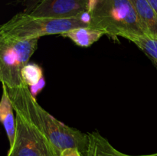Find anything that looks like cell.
<instances>
[{
	"label": "cell",
	"instance_id": "cell-1",
	"mask_svg": "<svg viewBox=\"0 0 157 156\" xmlns=\"http://www.w3.org/2000/svg\"><path fill=\"white\" fill-rule=\"evenodd\" d=\"M7 89L15 112L45 135L58 155L65 148H77L84 156L88 143V135L64 125L48 113L38 104L26 84Z\"/></svg>",
	"mask_w": 157,
	"mask_h": 156
},
{
	"label": "cell",
	"instance_id": "cell-2",
	"mask_svg": "<svg viewBox=\"0 0 157 156\" xmlns=\"http://www.w3.org/2000/svg\"><path fill=\"white\" fill-rule=\"evenodd\" d=\"M89 24L112 38L144 35L131 0H89Z\"/></svg>",
	"mask_w": 157,
	"mask_h": 156
},
{
	"label": "cell",
	"instance_id": "cell-3",
	"mask_svg": "<svg viewBox=\"0 0 157 156\" xmlns=\"http://www.w3.org/2000/svg\"><path fill=\"white\" fill-rule=\"evenodd\" d=\"M88 12L84 17L55 18L37 17L20 12L0 27V35L17 39H31L52 35H63L78 27L90 26Z\"/></svg>",
	"mask_w": 157,
	"mask_h": 156
},
{
	"label": "cell",
	"instance_id": "cell-4",
	"mask_svg": "<svg viewBox=\"0 0 157 156\" xmlns=\"http://www.w3.org/2000/svg\"><path fill=\"white\" fill-rule=\"evenodd\" d=\"M38 39H17L0 35V80L7 88L25 84L21 72L38 48Z\"/></svg>",
	"mask_w": 157,
	"mask_h": 156
},
{
	"label": "cell",
	"instance_id": "cell-5",
	"mask_svg": "<svg viewBox=\"0 0 157 156\" xmlns=\"http://www.w3.org/2000/svg\"><path fill=\"white\" fill-rule=\"evenodd\" d=\"M15 113V136L7 156H59L44 133Z\"/></svg>",
	"mask_w": 157,
	"mask_h": 156
},
{
	"label": "cell",
	"instance_id": "cell-6",
	"mask_svg": "<svg viewBox=\"0 0 157 156\" xmlns=\"http://www.w3.org/2000/svg\"><path fill=\"white\" fill-rule=\"evenodd\" d=\"M89 0H43L31 15L55 18L84 17L88 12Z\"/></svg>",
	"mask_w": 157,
	"mask_h": 156
},
{
	"label": "cell",
	"instance_id": "cell-7",
	"mask_svg": "<svg viewBox=\"0 0 157 156\" xmlns=\"http://www.w3.org/2000/svg\"><path fill=\"white\" fill-rule=\"evenodd\" d=\"M13 105L6 85L2 84V95L0 101V119L5 128L9 142V147L13 144L15 136V116Z\"/></svg>",
	"mask_w": 157,
	"mask_h": 156
},
{
	"label": "cell",
	"instance_id": "cell-8",
	"mask_svg": "<svg viewBox=\"0 0 157 156\" xmlns=\"http://www.w3.org/2000/svg\"><path fill=\"white\" fill-rule=\"evenodd\" d=\"M87 135L88 143L84 156H132L118 151L98 132Z\"/></svg>",
	"mask_w": 157,
	"mask_h": 156
},
{
	"label": "cell",
	"instance_id": "cell-9",
	"mask_svg": "<svg viewBox=\"0 0 157 156\" xmlns=\"http://www.w3.org/2000/svg\"><path fill=\"white\" fill-rule=\"evenodd\" d=\"M145 35L157 36V14L147 0H131Z\"/></svg>",
	"mask_w": 157,
	"mask_h": 156
},
{
	"label": "cell",
	"instance_id": "cell-10",
	"mask_svg": "<svg viewBox=\"0 0 157 156\" xmlns=\"http://www.w3.org/2000/svg\"><path fill=\"white\" fill-rule=\"evenodd\" d=\"M104 31L90 26L78 27L65 32L61 36L71 40L75 44L81 47H88L98 41L103 35Z\"/></svg>",
	"mask_w": 157,
	"mask_h": 156
},
{
	"label": "cell",
	"instance_id": "cell-11",
	"mask_svg": "<svg viewBox=\"0 0 157 156\" xmlns=\"http://www.w3.org/2000/svg\"><path fill=\"white\" fill-rule=\"evenodd\" d=\"M150 58L157 67V36L140 35L130 40Z\"/></svg>",
	"mask_w": 157,
	"mask_h": 156
},
{
	"label": "cell",
	"instance_id": "cell-12",
	"mask_svg": "<svg viewBox=\"0 0 157 156\" xmlns=\"http://www.w3.org/2000/svg\"><path fill=\"white\" fill-rule=\"evenodd\" d=\"M42 69L35 64H28L21 72L23 82L30 87L35 86L42 78Z\"/></svg>",
	"mask_w": 157,
	"mask_h": 156
},
{
	"label": "cell",
	"instance_id": "cell-13",
	"mask_svg": "<svg viewBox=\"0 0 157 156\" xmlns=\"http://www.w3.org/2000/svg\"><path fill=\"white\" fill-rule=\"evenodd\" d=\"M43 0H18V2L24 6L23 12L30 14Z\"/></svg>",
	"mask_w": 157,
	"mask_h": 156
},
{
	"label": "cell",
	"instance_id": "cell-14",
	"mask_svg": "<svg viewBox=\"0 0 157 156\" xmlns=\"http://www.w3.org/2000/svg\"><path fill=\"white\" fill-rule=\"evenodd\" d=\"M60 156H83L80 150L77 148H68L63 150Z\"/></svg>",
	"mask_w": 157,
	"mask_h": 156
},
{
	"label": "cell",
	"instance_id": "cell-15",
	"mask_svg": "<svg viewBox=\"0 0 157 156\" xmlns=\"http://www.w3.org/2000/svg\"><path fill=\"white\" fill-rule=\"evenodd\" d=\"M147 2L157 14V0H147Z\"/></svg>",
	"mask_w": 157,
	"mask_h": 156
},
{
	"label": "cell",
	"instance_id": "cell-16",
	"mask_svg": "<svg viewBox=\"0 0 157 156\" xmlns=\"http://www.w3.org/2000/svg\"><path fill=\"white\" fill-rule=\"evenodd\" d=\"M138 156H157V153H155V154H145V155H138Z\"/></svg>",
	"mask_w": 157,
	"mask_h": 156
}]
</instances>
